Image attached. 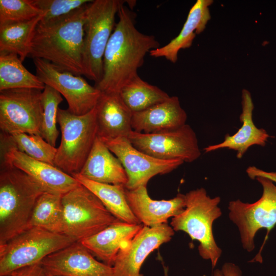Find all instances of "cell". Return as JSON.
Masks as SVG:
<instances>
[{
  "mask_svg": "<svg viewBox=\"0 0 276 276\" xmlns=\"http://www.w3.org/2000/svg\"><path fill=\"white\" fill-rule=\"evenodd\" d=\"M15 276H48L40 263L15 270Z\"/></svg>",
  "mask_w": 276,
  "mask_h": 276,
  "instance_id": "cell-33",
  "label": "cell"
},
{
  "mask_svg": "<svg viewBox=\"0 0 276 276\" xmlns=\"http://www.w3.org/2000/svg\"><path fill=\"white\" fill-rule=\"evenodd\" d=\"M185 196V208L172 218L171 226L175 232H184L192 240L198 241L200 256L203 259L210 260L214 269L222 253L213 232L214 222L222 215L218 206L220 197L211 198L203 188L191 190Z\"/></svg>",
  "mask_w": 276,
  "mask_h": 276,
  "instance_id": "cell-4",
  "label": "cell"
},
{
  "mask_svg": "<svg viewBox=\"0 0 276 276\" xmlns=\"http://www.w3.org/2000/svg\"><path fill=\"white\" fill-rule=\"evenodd\" d=\"M42 91L16 88L0 91V128L2 133L41 136Z\"/></svg>",
  "mask_w": 276,
  "mask_h": 276,
  "instance_id": "cell-10",
  "label": "cell"
},
{
  "mask_svg": "<svg viewBox=\"0 0 276 276\" xmlns=\"http://www.w3.org/2000/svg\"><path fill=\"white\" fill-rule=\"evenodd\" d=\"M42 16L1 25L0 52L16 54L23 61L29 55L35 29Z\"/></svg>",
  "mask_w": 276,
  "mask_h": 276,
  "instance_id": "cell-25",
  "label": "cell"
},
{
  "mask_svg": "<svg viewBox=\"0 0 276 276\" xmlns=\"http://www.w3.org/2000/svg\"><path fill=\"white\" fill-rule=\"evenodd\" d=\"M143 226L142 224L118 221L80 242L103 263L112 267L120 250L131 241Z\"/></svg>",
  "mask_w": 276,
  "mask_h": 276,
  "instance_id": "cell-21",
  "label": "cell"
},
{
  "mask_svg": "<svg viewBox=\"0 0 276 276\" xmlns=\"http://www.w3.org/2000/svg\"><path fill=\"white\" fill-rule=\"evenodd\" d=\"M128 203L141 224L154 227L168 223L170 217L181 213L186 206L185 194L178 193L169 200H156L148 195L147 186H141L133 190L126 188Z\"/></svg>",
  "mask_w": 276,
  "mask_h": 276,
  "instance_id": "cell-17",
  "label": "cell"
},
{
  "mask_svg": "<svg viewBox=\"0 0 276 276\" xmlns=\"http://www.w3.org/2000/svg\"><path fill=\"white\" fill-rule=\"evenodd\" d=\"M175 231L168 223L154 227L143 225L134 237L121 248L113 268V276H143L142 266L147 257L169 242Z\"/></svg>",
  "mask_w": 276,
  "mask_h": 276,
  "instance_id": "cell-14",
  "label": "cell"
},
{
  "mask_svg": "<svg viewBox=\"0 0 276 276\" xmlns=\"http://www.w3.org/2000/svg\"><path fill=\"white\" fill-rule=\"evenodd\" d=\"M62 195L45 192L38 198L27 228L38 227L62 234L63 208Z\"/></svg>",
  "mask_w": 276,
  "mask_h": 276,
  "instance_id": "cell-27",
  "label": "cell"
},
{
  "mask_svg": "<svg viewBox=\"0 0 276 276\" xmlns=\"http://www.w3.org/2000/svg\"><path fill=\"white\" fill-rule=\"evenodd\" d=\"M22 62L16 54L0 52V91L16 88L44 89L45 85Z\"/></svg>",
  "mask_w": 276,
  "mask_h": 276,
  "instance_id": "cell-26",
  "label": "cell"
},
{
  "mask_svg": "<svg viewBox=\"0 0 276 276\" xmlns=\"http://www.w3.org/2000/svg\"><path fill=\"white\" fill-rule=\"evenodd\" d=\"M2 164L18 169L38 182L45 192L64 195L80 183L54 165L34 159L13 147L3 148Z\"/></svg>",
  "mask_w": 276,
  "mask_h": 276,
  "instance_id": "cell-16",
  "label": "cell"
},
{
  "mask_svg": "<svg viewBox=\"0 0 276 276\" xmlns=\"http://www.w3.org/2000/svg\"><path fill=\"white\" fill-rule=\"evenodd\" d=\"M242 112L240 120L242 125L235 134H226L224 140L218 144L205 147V153H209L220 149L227 148L236 152L238 158H241L254 145L264 147L270 135L263 128H258L252 120L254 105L250 93L246 89L242 90Z\"/></svg>",
  "mask_w": 276,
  "mask_h": 276,
  "instance_id": "cell-19",
  "label": "cell"
},
{
  "mask_svg": "<svg viewBox=\"0 0 276 276\" xmlns=\"http://www.w3.org/2000/svg\"><path fill=\"white\" fill-rule=\"evenodd\" d=\"M32 4L41 10L40 20L47 22L65 16L91 2L89 0H31Z\"/></svg>",
  "mask_w": 276,
  "mask_h": 276,
  "instance_id": "cell-32",
  "label": "cell"
},
{
  "mask_svg": "<svg viewBox=\"0 0 276 276\" xmlns=\"http://www.w3.org/2000/svg\"><path fill=\"white\" fill-rule=\"evenodd\" d=\"M187 120V113L178 98L170 96L145 110L133 113L132 128L139 132L156 133L179 128L186 124Z\"/></svg>",
  "mask_w": 276,
  "mask_h": 276,
  "instance_id": "cell-20",
  "label": "cell"
},
{
  "mask_svg": "<svg viewBox=\"0 0 276 276\" xmlns=\"http://www.w3.org/2000/svg\"><path fill=\"white\" fill-rule=\"evenodd\" d=\"M119 95L132 113L145 110L170 97L167 93L143 80L139 75L127 83L121 89Z\"/></svg>",
  "mask_w": 276,
  "mask_h": 276,
  "instance_id": "cell-28",
  "label": "cell"
},
{
  "mask_svg": "<svg viewBox=\"0 0 276 276\" xmlns=\"http://www.w3.org/2000/svg\"><path fill=\"white\" fill-rule=\"evenodd\" d=\"M78 174L90 180L103 183L125 186L128 181L127 174L120 160L98 137Z\"/></svg>",
  "mask_w": 276,
  "mask_h": 276,
  "instance_id": "cell-23",
  "label": "cell"
},
{
  "mask_svg": "<svg viewBox=\"0 0 276 276\" xmlns=\"http://www.w3.org/2000/svg\"><path fill=\"white\" fill-rule=\"evenodd\" d=\"M63 234L81 241L120 221L87 188L80 185L62 195Z\"/></svg>",
  "mask_w": 276,
  "mask_h": 276,
  "instance_id": "cell-8",
  "label": "cell"
},
{
  "mask_svg": "<svg viewBox=\"0 0 276 276\" xmlns=\"http://www.w3.org/2000/svg\"><path fill=\"white\" fill-rule=\"evenodd\" d=\"M246 172L251 179H255L257 177H264L276 182V172H266L255 166H250L247 169Z\"/></svg>",
  "mask_w": 276,
  "mask_h": 276,
  "instance_id": "cell-34",
  "label": "cell"
},
{
  "mask_svg": "<svg viewBox=\"0 0 276 276\" xmlns=\"http://www.w3.org/2000/svg\"><path fill=\"white\" fill-rule=\"evenodd\" d=\"M102 141L122 164L128 177L125 185L128 190L147 186L153 177L170 173L184 163L179 159L164 160L149 155L134 147L128 137Z\"/></svg>",
  "mask_w": 276,
  "mask_h": 276,
  "instance_id": "cell-13",
  "label": "cell"
},
{
  "mask_svg": "<svg viewBox=\"0 0 276 276\" xmlns=\"http://www.w3.org/2000/svg\"><path fill=\"white\" fill-rule=\"evenodd\" d=\"M45 191L22 171L2 164L0 173V245L27 229L35 204Z\"/></svg>",
  "mask_w": 276,
  "mask_h": 276,
  "instance_id": "cell-3",
  "label": "cell"
},
{
  "mask_svg": "<svg viewBox=\"0 0 276 276\" xmlns=\"http://www.w3.org/2000/svg\"><path fill=\"white\" fill-rule=\"evenodd\" d=\"M57 123L61 139L57 148L54 165L72 176L78 174L97 137L95 108L83 115L59 108Z\"/></svg>",
  "mask_w": 276,
  "mask_h": 276,
  "instance_id": "cell-6",
  "label": "cell"
},
{
  "mask_svg": "<svg viewBox=\"0 0 276 276\" xmlns=\"http://www.w3.org/2000/svg\"><path fill=\"white\" fill-rule=\"evenodd\" d=\"M88 4L61 17L40 21L28 57L48 61L76 75H84V25Z\"/></svg>",
  "mask_w": 276,
  "mask_h": 276,
  "instance_id": "cell-2",
  "label": "cell"
},
{
  "mask_svg": "<svg viewBox=\"0 0 276 276\" xmlns=\"http://www.w3.org/2000/svg\"><path fill=\"white\" fill-rule=\"evenodd\" d=\"M33 60L36 75L45 85L52 87L64 97L71 112L83 115L95 107L101 93L81 76L61 70L43 59Z\"/></svg>",
  "mask_w": 276,
  "mask_h": 276,
  "instance_id": "cell-12",
  "label": "cell"
},
{
  "mask_svg": "<svg viewBox=\"0 0 276 276\" xmlns=\"http://www.w3.org/2000/svg\"><path fill=\"white\" fill-rule=\"evenodd\" d=\"M62 101L61 95L58 91L45 85L41 94L43 107L41 136L54 147L59 135L56 126L58 106Z\"/></svg>",
  "mask_w": 276,
  "mask_h": 276,
  "instance_id": "cell-30",
  "label": "cell"
},
{
  "mask_svg": "<svg viewBox=\"0 0 276 276\" xmlns=\"http://www.w3.org/2000/svg\"><path fill=\"white\" fill-rule=\"evenodd\" d=\"M97 137L101 141L128 137L132 128V112L118 93H103L95 107Z\"/></svg>",
  "mask_w": 276,
  "mask_h": 276,
  "instance_id": "cell-18",
  "label": "cell"
},
{
  "mask_svg": "<svg viewBox=\"0 0 276 276\" xmlns=\"http://www.w3.org/2000/svg\"><path fill=\"white\" fill-rule=\"evenodd\" d=\"M42 14L31 0H0V26L28 21Z\"/></svg>",
  "mask_w": 276,
  "mask_h": 276,
  "instance_id": "cell-31",
  "label": "cell"
},
{
  "mask_svg": "<svg viewBox=\"0 0 276 276\" xmlns=\"http://www.w3.org/2000/svg\"><path fill=\"white\" fill-rule=\"evenodd\" d=\"M125 4L119 10V20L109 38L103 59V76L94 86L103 93H118L139 75L147 53L160 47L152 35L135 27L136 13Z\"/></svg>",
  "mask_w": 276,
  "mask_h": 276,
  "instance_id": "cell-1",
  "label": "cell"
},
{
  "mask_svg": "<svg viewBox=\"0 0 276 276\" xmlns=\"http://www.w3.org/2000/svg\"><path fill=\"white\" fill-rule=\"evenodd\" d=\"M125 1L95 0L87 4L84 25V76L98 84L103 76V59L114 29L115 17Z\"/></svg>",
  "mask_w": 276,
  "mask_h": 276,
  "instance_id": "cell-5",
  "label": "cell"
},
{
  "mask_svg": "<svg viewBox=\"0 0 276 276\" xmlns=\"http://www.w3.org/2000/svg\"><path fill=\"white\" fill-rule=\"evenodd\" d=\"M256 178L263 188L260 198L251 203L239 199L233 200L228 206L229 218L238 227L242 246L249 252L255 248L254 238L257 232L266 228V240L276 225V186L267 178Z\"/></svg>",
  "mask_w": 276,
  "mask_h": 276,
  "instance_id": "cell-9",
  "label": "cell"
},
{
  "mask_svg": "<svg viewBox=\"0 0 276 276\" xmlns=\"http://www.w3.org/2000/svg\"><path fill=\"white\" fill-rule=\"evenodd\" d=\"M212 0H197L191 7L187 19L178 35L168 44L149 52L151 56L164 57L175 63L178 59V53L181 49L190 48L196 35L202 32L211 18L209 6Z\"/></svg>",
  "mask_w": 276,
  "mask_h": 276,
  "instance_id": "cell-22",
  "label": "cell"
},
{
  "mask_svg": "<svg viewBox=\"0 0 276 276\" xmlns=\"http://www.w3.org/2000/svg\"><path fill=\"white\" fill-rule=\"evenodd\" d=\"M72 176L93 193L106 209L118 220L129 224H141L128 203L124 185L98 182L87 179L79 174Z\"/></svg>",
  "mask_w": 276,
  "mask_h": 276,
  "instance_id": "cell-24",
  "label": "cell"
},
{
  "mask_svg": "<svg viewBox=\"0 0 276 276\" xmlns=\"http://www.w3.org/2000/svg\"><path fill=\"white\" fill-rule=\"evenodd\" d=\"M3 147H13L28 156L54 165L57 148L41 136L25 133L1 134ZM55 166V165H54Z\"/></svg>",
  "mask_w": 276,
  "mask_h": 276,
  "instance_id": "cell-29",
  "label": "cell"
},
{
  "mask_svg": "<svg viewBox=\"0 0 276 276\" xmlns=\"http://www.w3.org/2000/svg\"><path fill=\"white\" fill-rule=\"evenodd\" d=\"M75 241L70 237L38 228H28L0 245V276L39 263L49 255Z\"/></svg>",
  "mask_w": 276,
  "mask_h": 276,
  "instance_id": "cell-7",
  "label": "cell"
},
{
  "mask_svg": "<svg viewBox=\"0 0 276 276\" xmlns=\"http://www.w3.org/2000/svg\"><path fill=\"white\" fill-rule=\"evenodd\" d=\"M128 139L137 149L160 159L192 163L201 154L196 134L187 124L176 129L156 133L132 130Z\"/></svg>",
  "mask_w": 276,
  "mask_h": 276,
  "instance_id": "cell-11",
  "label": "cell"
},
{
  "mask_svg": "<svg viewBox=\"0 0 276 276\" xmlns=\"http://www.w3.org/2000/svg\"><path fill=\"white\" fill-rule=\"evenodd\" d=\"M1 276H15V271H14L10 273H7L3 275H1Z\"/></svg>",
  "mask_w": 276,
  "mask_h": 276,
  "instance_id": "cell-37",
  "label": "cell"
},
{
  "mask_svg": "<svg viewBox=\"0 0 276 276\" xmlns=\"http://www.w3.org/2000/svg\"><path fill=\"white\" fill-rule=\"evenodd\" d=\"M80 241L56 251L39 263L48 276H113V268L97 261Z\"/></svg>",
  "mask_w": 276,
  "mask_h": 276,
  "instance_id": "cell-15",
  "label": "cell"
},
{
  "mask_svg": "<svg viewBox=\"0 0 276 276\" xmlns=\"http://www.w3.org/2000/svg\"><path fill=\"white\" fill-rule=\"evenodd\" d=\"M165 276H167V273H165ZM212 276H223L221 270L216 269L214 270Z\"/></svg>",
  "mask_w": 276,
  "mask_h": 276,
  "instance_id": "cell-36",
  "label": "cell"
},
{
  "mask_svg": "<svg viewBox=\"0 0 276 276\" xmlns=\"http://www.w3.org/2000/svg\"><path fill=\"white\" fill-rule=\"evenodd\" d=\"M223 276H241L242 271L238 266L232 263H225L221 269Z\"/></svg>",
  "mask_w": 276,
  "mask_h": 276,
  "instance_id": "cell-35",
  "label": "cell"
}]
</instances>
